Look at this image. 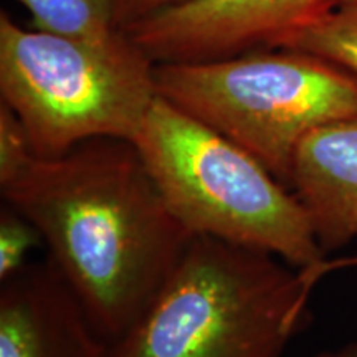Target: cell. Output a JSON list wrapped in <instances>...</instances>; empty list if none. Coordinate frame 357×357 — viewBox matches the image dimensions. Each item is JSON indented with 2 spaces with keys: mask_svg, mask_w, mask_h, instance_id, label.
Segmentation results:
<instances>
[{
  "mask_svg": "<svg viewBox=\"0 0 357 357\" xmlns=\"http://www.w3.org/2000/svg\"><path fill=\"white\" fill-rule=\"evenodd\" d=\"M108 344L144 314L194 235L177 220L132 141L100 137L35 158L0 184Z\"/></svg>",
  "mask_w": 357,
  "mask_h": 357,
  "instance_id": "6da1fadb",
  "label": "cell"
},
{
  "mask_svg": "<svg viewBox=\"0 0 357 357\" xmlns=\"http://www.w3.org/2000/svg\"><path fill=\"white\" fill-rule=\"evenodd\" d=\"M318 280L271 253L194 236L108 357H281Z\"/></svg>",
  "mask_w": 357,
  "mask_h": 357,
  "instance_id": "7a4b0ae2",
  "label": "cell"
},
{
  "mask_svg": "<svg viewBox=\"0 0 357 357\" xmlns=\"http://www.w3.org/2000/svg\"><path fill=\"white\" fill-rule=\"evenodd\" d=\"M177 220L194 236L260 250L324 276V250L283 182L225 136L158 96L132 139Z\"/></svg>",
  "mask_w": 357,
  "mask_h": 357,
  "instance_id": "3957f363",
  "label": "cell"
},
{
  "mask_svg": "<svg viewBox=\"0 0 357 357\" xmlns=\"http://www.w3.org/2000/svg\"><path fill=\"white\" fill-rule=\"evenodd\" d=\"M155 98V63L123 30L84 42L24 29L0 13V101L38 158L100 137L132 141Z\"/></svg>",
  "mask_w": 357,
  "mask_h": 357,
  "instance_id": "277c9868",
  "label": "cell"
},
{
  "mask_svg": "<svg viewBox=\"0 0 357 357\" xmlns=\"http://www.w3.org/2000/svg\"><path fill=\"white\" fill-rule=\"evenodd\" d=\"M158 96L212 128L289 189L298 147L316 129L357 114V77L293 48L155 65Z\"/></svg>",
  "mask_w": 357,
  "mask_h": 357,
  "instance_id": "5b68a950",
  "label": "cell"
},
{
  "mask_svg": "<svg viewBox=\"0 0 357 357\" xmlns=\"http://www.w3.org/2000/svg\"><path fill=\"white\" fill-rule=\"evenodd\" d=\"M344 0H190L123 32L159 63L288 48Z\"/></svg>",
  "mask_w": 357,
  "mask_h": 357,
  "instance_id": "8992f818",
  "label": "cell"
},
{
  "mask_svg": "<svg viewBox=\"0 0 357 357\" xmlns=\"http://www.w3.org/2000/svg\"><path fill=\"white\" fill-rule=\"evenodd\" d=\"M108 356L109 344L48 258L0 281V357Z\"/></svg>",
  "mask_w": 357,
  "mask_h": 357,
  "instance_id": "52a82bcc",
  "label": "cell"
},
{
  "mask_svg": "<svg viewBox=\"0 0 357 357\" xmlns=\"http://www.w3.org/2000/svg\"><path fill=\"white\" fill-rule=\"evenodd\" d=\"M289 189L324 253L357 238V114L326 124L301 142Z\"/></svg>",
  "mask_w": 357,
  "mask_h": 357,
  "instance_id": "ba28073f",
  "label": "cell"
},
{
  "mask_svg": "<svg viewBox=\"0 0 357 357\" xmlns=\"http://www.w3.org/2000/svg\"><path fill=\"white\" fill-rule=\"evenodd\" d=\"M43 33L84 42H102L119 32L111 0H17Z\"/></svg>",
  "mask_w": 357,
  "mask_h": 357,
  "instance_id": "9c48e42d",
  "label": "cell"
},
{
  "mask_svg": "<svg viewBox=\"0 0 357 357\" xmlns=\"http://www.w3.org/2000/svg\"><path fill=\"white\" fill-rule=\"evenodd\" d=\"M288 48L324 58L357 77V0H344Z\"/></svg>",
  "mask_w": 357,
  "mask_h": 357,
  "instance_id": "30bf717a",
  "label": "cell"
},
{
  "mask_svg": "<svg viewBox=\"0 0 357 357\" xmlns=\"http://www.w3.org/2000/svg\"><path fill=\"white\" fill-rule=\"evenodd\" d=\"M43 245L37 227L7 202L0 207V281L10 278L29 260L30 250Z\"/></svg>",
  "mask_w": 357,
  "mask_h": 357,
  "instance_id": "8fae6325",
  "label": "cell"
},
{
  "mask_svg": "<svg viewBox=\"0 0 357 357\" xmlns=\"http://www.w3.org/2000/svg\"><path fill=\"white\" fill-rule=\"evenodd\" d=\"M17 114L0 101V184H6L35 158Z\"/></svg>",
  "mask_w": 357,
  "mask_h": 357,
  "instance_id": "7c38bea8",
  "label": "cell"
},
{
  "mask_svg": "<svg viewBox=\"0 0 357 357\" xmlns=\"http://www.w3.org/2000/svg\"><path fill=\"white\" fill-rule=\"evenodd\" d=\"M187 2H190V0H111L114 20L119 30L128 29L132 24L149 19L155 13Z\"/></svg>",
  "mask_w": 357,
  "mask_h": 357,
  "instance_id": "4fadbf2b",
  "label": "cell"
},
{
  "mask_svg": "<svg viewBox=\"0 0 357 357\" xmlns=\"http://www.w3.org/2000/svg\"><path fill=\"white\" fill-rule=\"evenodd\" d=\"M316 357H357V342H351V344L334 351L319 352Z\"/></svg>",
  "mask_w": 357,
  "mask_h": 357,
  "instance_id": "5bb4252c",
  "label": "cell"
},
{
  "mask_svg": "<svg viewBox=\"0 0 357 357\" xmlns=\"http://www.w3.org/2000/svg\"><path fill=\"white\" fill-rule=\"evenodd\" d=\"M352 263H357V260L356 261H341V263L333 261V263H328V268H337L339 265H342V266H344V265H352Z\"/></svg>",
  "mask_w": 357,
  "mask_h": 357,
  "instance_id": "9a60e30c",
  "label": "cell"
}]
</instances>
